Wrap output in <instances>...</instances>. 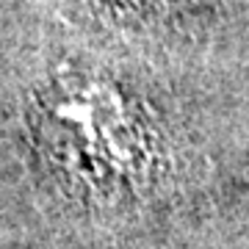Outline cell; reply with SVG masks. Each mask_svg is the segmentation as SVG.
<instances>
[{
    "label": "cell",
    "instance_id": "obj_2",
    "mask_svg": "<svg viewBox=\"0 0 249 249\" xmlns=\"http://www.w3.org/2000/svg\"><path fill=\"white\" fill-rule=\"evenodd\" d=\"M108 6H116L119 11H136V14H147V11H160L169 9L175 0H103Z\"/></svg>",
    "mask_w": 249,
    "mask_h": 249
},
{
    "label": "cell",
    "instance_id": "obj_1",
    "mask_svg": "<svg viewBox=\"0 0 249 249\" xmlns=\"http://www.w3.org/2000/svg\"><path fill=\"white\" fill-rule=\"evenodd\" d=\"M39 136L64 183L94 202H124L147 191L160 163V139L144 106L103 75H64L42 97Z\"/></svg>",
    "mask_w": 249,
    "mask_h": 249
}]
</instances>
